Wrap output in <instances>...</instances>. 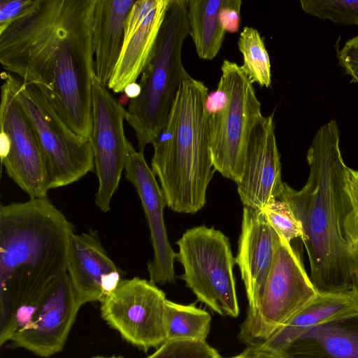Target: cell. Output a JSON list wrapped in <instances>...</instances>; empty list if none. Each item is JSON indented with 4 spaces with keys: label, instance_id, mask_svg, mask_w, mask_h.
<instances>
[{
    "label": "cell",
    "instance_id": "1",
    "mask_svg": "<svg viewBox=\"0 0 358 358\" xmlns=\"http://www.w3.org/2000/svg\"><path fill=\"white\" fill-rule=\"evenodd\" d=\"M94 3L34 0L0 31V62L5 71L36 87L59 118L87 139L93 122Z\"/></svg>",
    "mask_w": 358,
    "mask_h": 358
},
{
    "label": "cell",
    "instance_id": "2",
    "mask_svg": "<svg viewBox=\"0 0 358 358\" xmlns=\"http://www.w3.org/2000/svg\"><path fill=\"white\" fill-rule=\"evenodd\" d=\"M73 225L48 196L0 207V344L34 321L67 271Z\"/></svg>",
    "mask_w": 358,
    "mask_h": 358
},
{
    "label": "cell",
    "instance_id": "3",
    "mask_svg": "<svg viewBox=\"0 0 358 358\" xmlns=\"http://www.w3.org/2000/svg\"><path fill=\"white\" fill-rule=\"evenodd\" d=\"M335 120L322 125L307 152L310 172L306 185L296 190L284 182L280 199L300 223L310 265V280L319 294L354 289L355 264L343 229V174Z\"/></svg>",
    "mask_w": 358,
    "mask_h": 358
},
{
    "label": "cell",
    "instance_id": "4",
    "mask_svg": "<svg viewBox=\"0 0 358 358\" xmlns=\"http://www.w3.org/2000/svg\"><path fill=\"white\" fill-rule=\"evenodd\" d=\"M205 84L189 75L175 97L166 124L152 143L151 169L159 180L167 206L193 214L206 203L213 166Z\"/></svg>",
    "mask_w": 358,
    "mask_h": 358
},
{
    "label": "cell",
    "instance_id": "5",
    "mask_svg": "<svg viewBox=\"0 0 358 358\" xmlns=\"http://www.w3.org/2000/svg\"><path fill=\"white\" fill-rule=\"evenodd\" d=\"M189 35L186 0H170L154 54L141 74L139 96L130 99L126 121L135 131L138 151L163 131L182 81L189 76L182 62Z\"/></svg>",
    "mask_w": 358,
    "mask_h": 358
},
{
    "label": "cell",
    "instance_id": "6",
    "mask_svg": "<svg viewBox=\"0 0 358 358\" xmlns=\"http://www.w3.org/2000/svg\"><path fill=\"white\" fill-rule=\"evenodd\" d=\"M217 88L208 93V118L213 166L238 183L243 177L250 134L264 116L252 83L236 63L224 59Z\"/></svg>",
    "mask_w": 358,
    "mask_h": 358
},
{
    "label": "cell",
    "instance_id": "7",
    "mask_svg": "<svg viewBox=\"0 0 358 358\" xmlns=\"http://www.w3.org/2000/svg\"><path fill=\"white\" fill-rule=\"evenodd\" d=\"M1 76L33 127L45 164L49 189L69 185L92 171L94 158L90 139L76 135L34 85L6 71Z\"/></svg>",
    "mask_w": 358,
    "mask_h": 358
},
{
    "label": "cell",
    "instance_id": "8",
    "mask_svg": "<svg viewBox=\"0 0 358 358\" xmlns=\"http://www.w3.org/2000/svg\"><path fill=\"white\" fill-rule=\"evenodd\" d=\"M176 243V259L184 269L180 278L197 300L220 315L237 317L240 308L234 275L236 262L228 237L201 225L187 229Z\"/></svg>",
    "mask_w": 358,
    "mask_h": 358
},
{
    "label": "cell",
    "instance_id": "9",
    "mask_svg": "<svg viewBox=\"0 0 358 358\" xmlns=\"http://www.w3.org/2000/svg\"><path fill=\"white\" fill-rule=\"evenodd\" d=\"M317 294L290 243L281 238L256 314L241 324L239 341L247 347L266 341Z\"/></svg>",
    "mask_w": 358,
    "mask_h": 358
},
{
    "label": "cell",
    "instance_id": "10",
    "mask_svg": "<svg viewBox=\"0 0 358 358\" xmlns=\"http://www.w3.org/2000/svg\"><path fill=\"white\" fill-rule=\"evenodd\" d=\"M166 294L150 280L122 279L100 302L101 315L126 341L147 352L166 341Z\"/></svg>",
    "mask_w": 358,
    "mask_h": 358
},
{
    "label": "cell",
    "instance_id": "11",
    "mask_svg": "<svg viewBox=\"0 0 358 358\" xmlns=\"http://www.w3.org/2000/svg\"><path fill=\"white\" fill-rule=\"evenodd\" d=\"M92 94L93 122L90 141L99 181L95 204L106 213L125 170L131 143L124 129L127 110L96 75L92 80Z\"/></svg>",
    "mask_w": 358,
    "mask_h": 358
},
{
    "label": "cell",
    "instance_id": "12",
    "mask_svg": "<svg viewBox=\"0 0 358 358\" xmlns=\"http://www.w3.org/2000/svg\"><path fill=\"white\" fill-rule=\"evenodd\" d=\"M0 156L7 175L30 199L47 196L48 178L30 120L10 87L1 89Z\"/></svg>",
    "mask_w": 358,
    "mask_h": 358
},
{
    "label": "cell",
    "instance_id": "13",
    "mask_svg": "<svg viewBox=\"0 0 358 358\" xmlns=\"http://www.w3.org/2000/svg\"><path fill=\"white\" fill-rule=\"evenodd\" d=\"M81 306L66 271L47 289L32 323L15 333L9 341L13 347L41 357L52 356L62 350Z\"/></svg>",
    "mask_w": 358,
    "mask_h": 358
},
{
    "label": "cell",
    "instance_id": "14",
    "mask_svg": "<svg viewBox=\"0 0 358 358\" xmlns=\"http://www.w3.org/2000/svg\"><path fill=\"white\" fill-rule=\"evenodd\" d=\"M125 177L138 193L150 230L154 253L152 259L148 262L150 281L161 285L173 283L177 253L170 245L164 220V210L167 204L143 152L136 150L132 144L125 167Z\"/></svg>",
    "mask_w": 358,
    "mask_h": 358
},
{
    "label": "cell",
    "instance_id": "15",
    "mask_svg": "<svg viewBox=\"0 0 358 358\" xmlns=\"http://www.w3.org/2000/svg\"><path fill=\"white\" fill-rule=\"evenodd\" d=\"M170 0H136L124 26L121 52L108 84L114 93L124 92L150 62Z\"/></svg>",
    "mask_w": 358,
    "mask_h": 358
},
{
    "label": "cell",
    "instance_id": "16",
    "mask_svg": "<svg viewBox=\"0 0 358 358\" xmlns=\"http://www.w3.org/2000/svg\"><path fill=\"white\" fill-rule=\"evenodd\" d=\"M237 189L244 206L263 210L279 199L284 187L273 114L263 116L253 128L247 145L243 174Z\"/></svg>",
    "mask_w": 358,
    "mask_h": 358
},
{
    "label": "cell",
    "instance_id": "17",
    "mask_svg": "<svg viewBox=\"0 0 358 358\" xmlns=\"http://www.w3.org/2000/svg\"><path fill=\"white\" fill-rule=\"evenodd\" d=\"M280 240L263 210L244 206L235 258L248 302L243 323L251 321L256 314Z\"/></svg>",
    "mask_w": 358,
    "mask_h": 358
},
{
    "label": "cell",
    "instance_id": "18",
    "mask_svg": "<svg viewBox=\"0 0 358 358\" xmlns=\"http://www.w3.org/2000/svg\"><path fill=\"white\" fill-rule=\"evenodd\" d=\"M67 273L79 302H101L122 280V271L109 257L96 231L71 236Z\"/></svg>",
    "mask_w": 358,
    "mask_h": 358
},
{
    "label": "cell",
    "instance_id": "19",
    "mask_svg": "<svg viewBox=\"0 0 358 358\" xmlns=\"http://www.w3.org/2000/svg\"><path fill=\"white\" fill-rule=\"evenodd\" d=\"M358 311V292L317 294L290 321L262 343L245 349L258 358H278L301 334L334 318Z\"/></svg>",
    "mask_w": 358,
    "mask_h": 358
},
{
    "label": "cell",
    "instance_id": "20",
    "mask_svg": "<svg viewBox=\"0 0 358 358\" xmlns=\"http://www.w3.org/2000/svg\"><path fill=\"white\" fill-rule=\"evenodd\" d=\"M278 358H358V311L311 328Z\"/></svg>",
    "mask_w": 358,
    "mask_h": 358
},
{
    "label": "cell",
    "instance_id": "21",
    "mask_svg": "<svg viewBox=\"0 0 358 358\" xmlns=\"http://www.w3.org/2000/svg\"><path fill=\"white\" fill-rule=\"evenodd\" d=\"M135 0H95L92 26L94 70L108 86L118 60L124 26Z\"/></svg>",
    "mask_w": 358,
    "mask_h": 358
},
{
    "label": "cell",
    "instance_id": "22",
    "mask_svg": "<svg viewBox=\"0 0 358 358\" xmlns=\"http://www.w3.org/2000/svg\"><path fill=\"white\" fill-rule=\"evenodd\" d=\"M223 0H186L189 35L199 58L211 60L218 54L226 31L220 19Z\"/></svg>",
    "mask_w": 358,
    "mask_h": 358
},
{
    "label": "cell",
    "instance_id": "23",
    "mask_svg": "<svg viewBox=\"0 0 358 358\" xmlns=\"http://www.w3.org/2000/svg\"><path fill=\"white\" fill-rule=\"evenodd\" d=\"M211 315L195 303L183 305L166 299L164 329L166 341L186 339L206 341L210 329Z\"/></svg>",
    "mask_w": 358,
    "mask_h": 358
},
{
    "label": "cell",
    "instance_id": "24",
    "mask_svg": "<svg viewBox=\"0 0 358 358\" xmlns=\"http://www.w3.org/2000/svg\"><path fill=\"white\" fill-rule=\"evenodd\" d=\"M243 57L241 69L250 82L260 87L271 85V65L268 51L260 33L255 28L245 27L238 41Z\"/></svg>",
    "mask_w": 358,
    "mask_h": 358
},
{
    "label": "cell",
    "instance_id": "25",
    "mask_svg": "<svg viewBox=\"0 0 358 358\" xmlns=\"http://www.w3.org/2000/svg\"><path fill=\"white\" fill-rule=\"evenodd\" d=\"M303 10L343 25H358V0H301Z\"/></svg>",
    "mask_w": 358,
    "mask_h": 358
},
{
    "label": "cell",
    "instance_id": "26",
    "mask_svg": "<svg viewBox=\"0 0 358 358\" xmlns=\"http://www.w3.org/2000/svg\"><path fill=\"white\" fill-rule=\"evenodd\" d=\"M343 229L348 243L358 241V171L346 166L343 174Z\"/></svg>",
    "mask_w": 358,
    "mask_h": 358
},
{
    "label": "cell",
    "instance_id": "27",
    "mask_svg": "<svg viewBox=\"0 0 358 358\" xmlns=\"http://www.w3.org/2000/svg\"><path fill=\"white\" fill-rule=\"evenodd\" d=\"M146 358H234L224 357L206 341L178 339L166 341Z\"/></svg>",
    "mask_w": 358,
    "mask_h": 358
},
{
    "label": "cell",
    "instance_id": "28",
    "mask_svg": "<svg viewBox=\"0 0 358 358\" xmlns=\"http://www.w3.org/2000/svg\"><path fill=\"white\" fill-rule=\"evenodd\" d=\"M266 218L277 234L288 243L302 238L303 229L287 204L280 199L271 200L263 209Z\"/></svg>",
    "mask_w": 358,
    "mask_h": 358
},
{
    "label": "cell",
    "instance_id": "29",
    "mask_svg": "<svg viewBox=\"0 0 358 358\" xmlns=\"http://www.w3.org/2000/svg\"><path fill=\"white\" fill-rule=\"evenodd\" d=\"M337 55L341 66L358 83V36L348 41Z\"/></svg>",
    "mask_w": 358,
    "mask_h": 358
},
{
    "label": "cell",
    "instance_id": "30",
    "mask_svg": "<svg viewBox=\"0 0 358 358\" xmlns=\"http://www.w3.org/2000/svg\"><path fill=\"white\" fill-rule=\"evenodd\" d=\"M241 0H223L220 19L226 32L236 33L241 24Z\"/></svg>",
    "mask_w": 358,
    "mask_h": 358
},
{
    "label": "cell",
    "instance_id": "31",
    "mask_svg": "<svg viewBox=\"0 0 358 358\" xmlns=\"http://www.w3.org/2000/svg\"><path fill=\"white\" fill-rule=\"evenodd\" d=\"M34 0H0V31L31 6Z\"/></svg>",
    "mask_w": 358,
    "mask_h": 358
},
{
    "label": "cell",
    "instance_id": "32",
    "mask_svg": "<svg viewBox=\"0 0 358 358\" xmlns=\"http://www.w3.org/2000/svg\"><path fill=\"white\" fill-rule=\"evenodd\" d=\"M350 243V250L355 264L354 289L358 292V241Z\"/></svg>",
    "mask_w": 358,
    "mask_h": 358
},
{
    "label": "cell",
    "instance_id": "33",
    "mask_svg": "<svg viewBox=\"0 0 358 358\" xmlns=\"http://www.w3.org/2000/svg\"><path fill=\"white\" fill-rule=\"evenodd\" d=\"M141 92V87L139 83H134L127 85L124 93L130 99H135L139 96Z\"/></svg>",
    "mask_w": 358,
    "mask_h": 358
},
{
    "label": "cell",
    "instance_id": "34",
    "mask_svg": "<svg viewBox=\"0 0 358 358\" xmlns=\"http://www.w3.org/2000/svg\"><path fill=\"white\" fill-rule=\"evenodd\" d=\"M234 358H258L254 355L251 354L249 351H248L246 349L243 350V352H241L240 355L234 357Z\"/></svg>",
    "mask_w": 358,
    "mask_h": 358
},
{
    "label": "cell",
    "instance_id": "35",
    "mask_svg": "<svg viewBox=\"0 0 358 358\" xmlns=\"http://www.w3.org/2000/svg\"><path fill=\"white\" fill-rule=\"evenodd\" d=\"M92 358H123L121 356H111V357H102V356H96Z\"/></svg>",
    "mask_w": 358,
    "mask_h": 358
}]
</instances>
